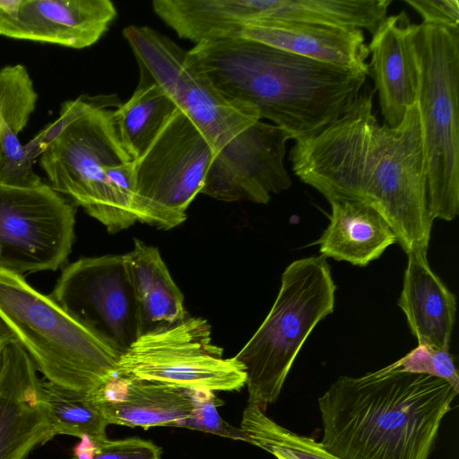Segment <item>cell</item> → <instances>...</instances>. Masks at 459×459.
<instances>
[{"instance_id":"cell-34","label":"cell","mask_w":459,"mask_h":459,"mask_svg":"<svg viewBox=\"0 0 459 459\" xmlns=\"http://www.w3.org/2000/svg\"><path fill=\"white\" fill-rule=\"evenodd\" d=\"M276 459H286L284 457H281V456H275Z\"/></svg>"},{"instance_id":"cell-10","label":"cell","mask_w":459,"mask_h":459,"mask_svg":"<svg viewBox=\"0 0 459 459\" xmlns=\"http://www.w3.org/2000/svg\"><path fill=\"white\" fill-rule=\"evenodd\" d=\"M119 375L191 391L231 392L246 385L244 367L222 358L201 317L140 336L118 361Z\"/></svg>"},{"instance_id":"cell-12","label":"cell","mask_w":459,"mask_h":459,"mask_svg":"<svg viewBox=\"0 0 459 459\" xmlns=\"http://www.w3.org/2000/svg\"><path fill=\"white\" fill-rule=\"evenodd\" d=\"M50 297L120 356L141 335L126 254L82 257L68 264Z\"/></svg>"},{"instance_id":"cell-13","label":"cell","mask_w":459,"mask_h":459,"mask_svg":"<svg viewBox=\"0 0 459 459\" xmlns=\"http://www.w3.org/2000/svg\"><path fill=\"white\" fill-rule=\"evenodd\" d=\"M290 139L277 126L255 122L215 153L200 194L225 202L267 204L272 194L291 185L284 166Z\"/></svg>"},{"instance_id":"cell-26","label":"cell","mask_w":459,"mask_h":459,"mask_svg":"<svg viewBox=\"0 0 459 459\" xmlns=\"http://www.w3.org/2000/svg\"><path fill=\"white\" fill-rule=\"evenodd\" d=\"M240 429L247 442L274 456L286 459H339L327 452L320 442L276 423L254 403H247L245 408Z\"/></svg>"},{"instance_id":"cell-18","label":"cell","mask_w":459,"mask_h":459,"mask_svg":"<svg viewBox=\"0 0 459 459\" xmlns=\"http://www.w3.org/2000/svg\"><path fill=\"white\" fill-rule=\"evenodd\" d=\"M91 394L108 425L178 427L194 409L190 390L119 374Z\"/></svg>"},{"instance_id":"cell-33","label":"cell","mask_w":459,"mask_h":459,"mask_svg":"<svg viewBox=\"0 0 459 459\" xmlns=\"http://www.w3.org/2000/svg\"><path fill=\"white\" fill-rule=\"evenodd\" d=\"M2 158H3V153H2L1 143H0V161L2 160Z\"/></svg>"},{"instance_id":"cell-17","label":"cell","mask_w":459,"mask_h":459,"mask_svg":"<svg viewBox=\"0 0 459 459\" xmlns=\"http://www.w3.org/2000/svg\"><path fill=\"white\" fill-rule=\"evenodd\" d=\"M238 37L333 66L369 73L370 53L360 29L271 21L248 25Z\"/></svg>"},{"instance_id":"cell-2","label":"cell","mask_w":459,"mask_h":459,"mask_svg":"<svg viewBox=\"0 0 459 459\" xmlns=\"http://www.w3.org/2000/svg\"><path fill=\"white\" fill-rule=\"evenodd\" d=\"M457 394L441 378L394 363L339 377L317 400L320 443L339 459H429Z\"/></svg>"},{"instance_id":"cell-20","label":"cell","mask_w":459,"mask_h":459,"mask_svg":"<svg viewBox=\"0 0 459 459\" xmlns=\"http://www.w3.org/2000/svg\"><path fill=\"white\" fill-rule=\"evenodd\" d=\"M37 100L33 82L24 65L0 68V184L32 187L42 182L18 138L35 110Z\"/></svg>"},{"instance_id":"cell-32","label":"cell","mask_w":459,"mask_h":459,"mask_svg":"<svg viewBox=\"0 0 459 459\" xmlns=\"http://www.w3.org/2000/svg\"><path fill=\"white\" fill-rule=\"evenodd\" d=\"M15 340L9 329L0 321V365L5 346Z\"/></svg>"},{"instance_id":"cell-23","label":"cell","mask_w":459,"mask_h":459,"mask_svg":"<svg viewBox=\"0 0 459 459\" xmlns=\"http://www.w3.org/2000/svg\"><path fill=\"white\" fill-rule=\"evenodd\" d=\"M132 96L113 110L120 142L134 160L148 148L178 108L171 98L142 66Z\"/></svg>"},{"instance_id":"cell-31","label":"cell","mask_w":459,"mask_h":459,"mask_svg":"<svg viewBox=\"0 0 459 459\" xmlns=\"http://www.w3.org/2000/svg\"><path fill=\"white\" fill-rule=\"evenodd\" d=\"M80 439L81 441L73 448L71 459H92L99 443H96L88 436H82Z\"/></svg>"},{"instance_id":"cell-7","label":"cell","mask_w":459,"mask_h":459,"mask_svg":"<svg viewBox=\"0 0 459 459\" xmlns=\"http://www.w3.org/2000/svg\"><path fill=\"white\" fill-rule=\"evenodd\" d=\"M133 160L123 147L113 110L92 109L72 122L39 156L49 186L70 198L109 233L136 222L122 204L108 169Z\"/></svg>"},{"instance_id":"cell-8","label":"cell","mask_w":459,"mask_h":459,"mask_svg":"<svg viewBox=\"0 0 459 459\" xmlns=\"http://www.w3.org/2000/svg\"><path fill=\"white\" fill-rule=\"evenodd\" d=\"M215 153L203 133L177 108L143 153L133 160L135 221L164 230L184 222Z\"/></svg>"},{"instance_id":"cell-16","label":"cell","mask_w":459,"mask_h":459,"mask_svg":"<svg viewBox=\"0 0 459 459\" xmlns=\"http://www.w3.org/2000/svg\"><path fill=\"white\" fill-rule=\"evenodd\" d=\"M415 25L405 11L386 16L373 31L369 68L385 124L396 127L416 103L420 87Z\"/></svg>"},{"instance_id":"cell-24","label":"cell","mask_w":459,"mask_h":459,"mask_svg":"<svg viewBox=\"0 0 459 459\" xmlns=\"http://www.w3.org/2000/svg\"><path fill=\"white\" fill-rule=\"evenodd\" d=\"M391 3L392 0H262L263 22L326 24L373 32L386 17Z\"/></svg>"},{"instance_id":"cell-4","label":"cell","mask_w":459,"mask_h":459,"mask_svg":"<svg viewBox=\"0 0 459 459\" xmlns=\"http://www.w3.org/2000/svg\"><path fill=\"white\" fill-rule=\"evenodd\" d=\"M0 321L45 380L90 394L118 372L120 355L104 345L22 274L0 268Z\"/></svg>"},{"instance_id":"cell-14","label":"cell","mask_w":459,"mask_h":459,"mask_svg":"<svg viewBox=\"0 0 459 459\" xmlns=\"http://www.w3.org/2000/svg\"><path fill=\"white\" fill-rule=\"evenodd\" d=\"M41 381L20 343L9 342L0 365V459H25L52 440Z\"/></svg>"},{"instance_id":"cell-6","label":"cell","mask_w":459,"mask_h":459,"mask_svg":"<svg viewBox=\"0 0 459 459\" xmlns=\"http://www.w3.org/2000/svg\"><path fill=\"white\" fill-rule=\"evenodd\" d=\"M414 42L429 210L450 221L459 211V29L416 24Z\"/></svg>"},{"instance_id":"cell-19","label":"cell","mask_w":459,"mask_h":459,"mask_svg":"<svg viewBox=\"0 0 459 459\" xmlns=\"http://www.w3.org/2000/svg\"><path fill=\"white\" fill-rule=\"evenodd\" d=\"M407 256L398 306L418 344L449 350L455 322V296L431 270L427 251H412Z\"/></svg>"},{"instance_id":"cell-5","label":"cell","mask_w":459,"mask_h":459,"mask_svg":"<svg viewBox=\"0 0 459 459\" xmlns=\"http://www.w3.org/2000/svg\"><path fill=\"white\" fill-rule=\"evenodd\" d=\"M335 290L322 255L295 260L285 268L270 312L235 356L246 372L248 403L264 410L276 402L307 338L333 311Z\"/></svg>"},{"instance_id":"cell-15","label":"cell","mask_w":459,"mask_h":459,"mask_svg":"<svg viewBox=\"0 0 459 459\" xmlns=\"http://www.w3.org/2000/svg\"><path fill=\"white\" fill-rule=\"evenodd\" d=\"M110 0H22L0 20V36L82 49L95 44L117 16Z\"/></svg>"},{"instance_id":"cell-11","label":"cell","mask_w":459,"mask_h":459,"mask_svg":"<svg viewBox=\"0 0 459 459\" xmlns=\"http://www.w3.org/2000/svg\"><path fill=\"white\" fill-rule=\"evenodd\" d=\"M75 205L43 181L0 184V268L23 274L56 271L74 240Z\"/></svg>"},{"instance_id":"cell-9","label":"cell","mask_w":459,"mask_h":459,"mask_svg":"<svg viewBox=\"0 0 459 459\" xmlns=\"http://www.w3.org/2000/svg\"><path fill=\"white\" fill-rule=\"evenodd\" d=\"M123 35L138 62L203 133L215 152L261 120L251 105L225 98L189 50L148 26L130 25Z\"/></svg>"},{"instance_id":"cell-30","label":"cell","mask_w":459,"mask_h":459,"mask_svg":"<svg viewBox=\"0 0 459 459\" xmlns=\"http://www.w3.org/2000/svg\"><path fill=\"white\" fill-rule=\"evenodd\" d=\"M422 17L423 23L459 29L458 0H404Z\"/></svg>"},{"instance_id":"cell-22","label":"cell","mask_w":459,"mask_h":459,"mask_svg":"<svg viewBox=\"0 0 459 459\" xmlns=\"http://www.w3.org/2000/svg\"><path fill=\"white\" fill-rule=\"evenodd\" d=\"M126 256L138 308L140 336L185 319L184 296L159 249L134 238V247Z\"/></svg>"},{"instance_id":"cell-29","label":"cell","mask_w":459,"mask_h":459,"mask_svg":"<svg viewBox=\"0 0 459 459\" xmlns=\"http://www.w3.org/2000/svg\"><path fill=\"white\" fill-rule=\"evenodd\" d=\"M162 450L150 440L108 438L99 443L92 459H161Z\"/></svg>"},{"instance_id":"cell-25","label":"cell","mask_w":459,"mask_h":459,"mask_svg":"<svg viewBox=\"0 0 459 459\" xmlns=\"http://www.w3.org/2000/svg\"><path fill=\"white\" fill-rule=\"evenodd\" d=\"M44 402L50 426V437L88 436L96 443L106 439L108 425L91 394H85L41 381Z\"/></svg>"},{"instance_id":"cell-27","label":"cell","mask_w":459,"mask_h":459,"mask_svg":"<svg viewBox=\"0 0 459 459\" xmlns=\"http://www.w3.org/2000/svg\"><path fill=\"white\" fill-rule=\"evenodd\" d=\"M394 364L403 371L427 374L441 378L459 393V375L449 350L418 344Z\"/></svg>"},{"instance_id":"cell-1","label":"cell","mask_w":459,"mask_h":459,"mask_svg":"<svg viewBox=\"0 0 459 459\" xmlns=\"http://www.w3.org/2000/svg\"><path fill=\"white\" fill-rule=\"evenodd\" d=\"M374 91H360L318 134L295 141L289 160L295 175L330 203H365L387 221L406 254L428 251L433 220L418 100L399 126L380 125Z\"/></svg>"},{"instance_id":"cell-3","label":"cell","mask_w":459,"mask_h":459,"mask_svg":"<svg viewBox=\"0 0 459 459\" xmlns=\"http://www.w3.org/2000/svg\"><path fill=\"white\" fill-rule=\"evenodd\" d=\"M225 98L253 106L295 141L313 137L354 101L368 74L343 69L234 37L190 50Z\"/></svg>"},{"instance_id":"cell-21","label":"cell","mask_w":459,"mask_h":459,"mask_svg":"<svg viewBox=\"0 0 459 459\" xmlns=\"http://www.w3.org/2000/svg\"><path fill=\"white\" fill-rule=\"evenodd\" d=\"M330 204V222L317 241L322 256L366 266L397 242L387 221L372 206L349 200Z\"/></svg>"},{"instance_id":"cell-28","label":"cell","mask_w":459,"mask_h":459,"mask_svg":"<svg viewBox=\"0 0 459 459\" xmlns=\"http://www.w3.org/2000/svg\"><path fill=\"white\" fill-rule=\"evenodd\" d=\"M191 394L194 403L193 411L178 427L247 442V437L240 429L230 426L220 416L217 407L223 403L214 393L191 391Z\"/></svg>"}]
</instances>
